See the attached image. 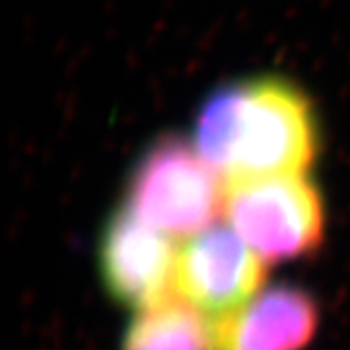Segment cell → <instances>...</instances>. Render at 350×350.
Returning a JSON list of instances; mask_svg holds the SVG:
<instances>
[{
	"mask_svg": "<svg viewBox=\"0 0 350 350\" xmlns=\"http://www.w3.org/2000/svg\"><path fill=\"white\" fill-rule=\"evenodd\" d=\"M193 144L228 183L304 175L319 150L312 100L280 76H247L202 101Z\"/></svg>",
	"mask_w": 350,
	"mask_h": 350,
	"instance_id": "1",
	"label": "cell"
},
{
	"mask_svg": "<svg viewBox=\"0 0 350 350\" xmlns=\"http://www.w3.org/2000/svg\"><path fill=\"white\" fill-rule=\"evenodd\" d=\"M220 174L195 144L163 135L148 146L126 185L125 211L165 236H197L224 213Z\"/></svg>",
	"mask_w": 350,
	"mask_h": 350,
	"instance_id": "2",
	"label": "cell"
},
{
	"mask_svg": "<svg viewBox=\"0 0 350 350\" xmlns=\"http://www.w3.org/2000/svg\"><path fill=\"white\" fill-rule=\"evenodd\" d=\"M224 216L262 261L298 259L323 239V202L306 175L226 183Z\"/></svg>",
	"mask_w": 350,
	"mask_h": 350,
	"instance_id": "3",
	"label": "cell"
},
{
	"mask_svg": "<svg viewBox=\"0 0 350 350\" xmlns=\"http://www.w3.org/2000/svg\"><path fill=\"white\" fill-rule=\"evenodd\" d=\"M265 265L232 228L211 226L177 250L175 292L199 312H232L259 294Z\"/></svg>",
	"mask_w": 350,
	"mask_h": 350,
	"instance_id": "4",
	"label": "cell"
},
{
	"mask_svg": "<svg viewBox=\"0 0 350 350\" xmlns=\"http://www.w3.org/2000/svg\"><path fill=\"white\" fill-rule=\"evenodd\" d=\"M177 250L170 236L121 208L101 238L105 286L123 304L146 310L174 298Z\"/></svg>",
	"mask_w": 350,
	"mask_h": 350,
	"instance_id": "5",
	"label": "cell"
},
{
	"mask_svg": "<svg viewBox=\"0 0 350 350\" xmlns=\"http://www.w3.org/2000/svg\"><path fill=\"white\" fill-rule=\"evenodd\" d=\"M317 306L300 288L259 292L211 325L213 350H301L317 329Z\"/></svg>",
	"mask_w": 350,
	"mask_h": 350,
	"instance_id": "6",
	"label": "cell"
},
{
	"mask_svg": "<svg viewBox=\"0 0 350 350\" xmlns=\"http://www.w3.org/2000/svg\"><path fill=\"white\" fill-rule=\"evenodd\" d=\"M123 350H213L211 325L197 308L174 296L140 310L126 329Z\"/></svg>",
	"mask_w": 350,
	"mask_h": 350,
	"instance_id": "7",
	"label": "cell"
}]
</instances>
